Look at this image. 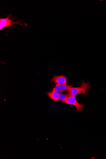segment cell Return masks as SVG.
Wrapping results in <instances>:
<instances>
[{"label": "cell", "mask_w": 106, "mask_h": 159, "mask_svg": "<svg viewBox=\"0 0 106 159\" xmlns=\"http://www.w3.org/2000/svg\"><path fill=\"white\" fill-rule=\"evenodd\" d=\"M89 83L83 82L81 86L79 88H72V86L68 89V92L69 95L75 96L79 94L86 93V90L90 88Z\"/></svg>", "instance_id": "obj_1"}, {"label": "cell", "mask_w": 106, "mask_h": 159, "mask_svg": "<svg viewBox=\"0 0 106 159\" xmlns=\"http://www.w3.org/2000/svg\"><path fill=\"white\" fill-rule=\"evenodd\" d=\"M65 103L74 106L77 111H82L84 107V105L80 104L77 102L75 96L69 95L68 94Z\"/></svg>", "instance_id": "obj_2"}, {"label": "cell", "mask_w": 106, "mask_h": 159, "mask_svg": "<svg viewBox=\"0 0 106 159\" xmlns=\"http://www.w3.org/2000/svg\"><path fill=\"white\" fill-rule=\"evenodd\" d=\"M11 16V14H10L6 18L0 19V30H2L4 28L11 26L14 24H18L23 25L22 23L19 21L12 22V21L13 20L12 19H10L9 18Z\"/></svg>", "instance_id": "obj_3"}, {"label": "cell", "mask_w": 106, "mask_h": 159, "mask_svg": "<svg viewBox=\"0 0 106 159\" xmlns=\"http://www.w3.org/2000/svg\"><path fill=\"white\" fill-rule=\"evenodd\" d=\"M52 81L55 83L62 85L66 84L67 78L63 75L55 76L52 78Z\"/></svg>", "instance_id": "obj_4"}, {"label": "cell", "mask_w": 106, "mask_h": 159, "mask_svg": "<svg viewBox=\"0 0 106 159\" xmlns=\"http://www.w3.org/2000/svg\"><path fill=\"white\" fill-rule=\"evenodd\" d=\"M59 93L56 91L53 88V90L48 93L49 97L52 100L55 102H59L60 101L59 98Z\"/></svg>", "instance_id": "obj_5"}, {"label": "cell", "mask_w": 106, "mask_h": 159, "mask_svg": "<svg viewBox=\"0 0 106 159\" xmlns=\"http://www.w3.org/2000/svg\"><path fill=\"white\" fill-rule=\"evenodd\" d=\"M68 97V94H65L61 92L59 93V98L60 100L62 101L64 103H65Z\"/></svg>", "instance_id": "obj_6"}, {"label": "cell", "mask_w": 106, "mask_h": 159, "mask_svg": "<svg viewBox=\"0 0 106 159\" xmlns=\"http://www.w3.org/2000/svg\"><path fill=\"white\" fill-rule=\"evenodd\" d=\"M71 86L67 84H65L61 85L62 90V91H66L68 90V89Z\"/></svg>", "instance_id": "obj_7"}, {"label": "cell", "mask_w": 106, "mask_h": 159, "mask_svg": "<svg viewBox=\"0 0 106 159\" xmlns=\"http://www.w3.org/2000/svg\"><path fill=\"white\" fill-rule=\"evenodd\" d=\"M55 91L59 93L62 92V87L61 85L57 84L54 88Z\"/></svg>", "instance_id": "obj_8"}]
</instances>
